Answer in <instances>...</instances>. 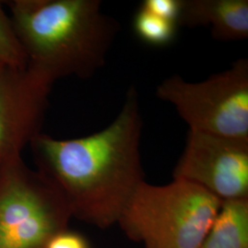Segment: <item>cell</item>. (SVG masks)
I'll use <instances>...</instances> for the list:
<instances>
[{"label": "cell", "instance_id": "obj_1", "mask_svg": "<svg viewBox=\"0 0 248 248\" xmlns=\"http://www.w3.org/2000/svg\"><path fill=\"white\" fill-rule=\"evenodd\" d=\"M142 120L131 87L112 123L97 133L60 140L41 133L30 143L37 170L61 191L72 216L98 228L117 224L144 180Z\"/></svg>", "mask_w": 248, "mask_h": 248}, {"label": "cell", "instance_id": "obj_2", "mask_svg": "<svg viewBox=\"0 0 248 248\" xmlns=\"http://www.w3.org/2000/svg\"><path fill=\"white\" fill-rule=\"evenodd\" d=\"M27 59V68L53 84L92 78L106 63L119 22L99 0L4 2Z\"/></svg>", "mask_w": 248, "mask_h": 248}, {"label": "cell", "instance_id": "obj_3", "mask_svg": "<svg viewBox=\"0 0 248 248\" xmlns=\"http://www.w3.org/2000/svg\"><path fill=\"white\" fill-rule=\"evenodd\" d=\"M222 201L181 179L163 186L143 181L117 224L144 248H200Z\"/></svg>", "mask_w": 248, "mask_h": 248}, {"label": "cell", "instance_id": "obj_4", "mask_svg": "<svg viewBox=\"0 0 248 248\" xmlns=\"http://www.w3.org/2000/svg\"><path fill=\"white\" fill-rule=\"evenodd\" d=\"M72 217L57 186L22 155L0 167V248H46Z\"/></svg>", "mask_w": 248, "mask_h": 248}, {"label": "cell", "instance_id": "obj_5", "mask_svg": "<svg viewBox=\"0 0 248 248\" xmlns=\"http://www.w3.org/2000/svg\"><path fill=\"white\" fill-rule=\"evenodd\" d=\"M157 98L175 108L190 131L248 141V60L200 82L171 76L156 87Z\"/></svg>", "mask_w": 248, "mask_h": 248}, {"label": "cell", "instance_id": "obj_6", "mask_svg": "<svg viewBox=\"0 0 248 248\" xmlns=\"http://www.w3.org/2000/svg\"><path fill=\"white\" fill-rule=\"evenodd\" d=\"M222 202L248 199V141L188 131L173 171Z\"/></svg>", "mask_w": 248, "mask_h": 248}, {"label": "cell", "instance_id": "obj_7", "mask_svg": "<svg viewBox=\"0 0 248 248\" xmlns=\"http://www.w3.org/2000/svg\"><path fill=\"white\" fill-rule=\"evenodd\" d=\"M53 84L28 68L6 67L0 74V167L21 156L42 133Z\"/></svg>", "mask_w": 248, "mask_h": 248}, {"label": "cell", "instance_id": "obj_8", "mask_svg": "<svg viewBox=\"0 0 248 248\" xmlns=\"http://www.w3.org/2000/svg\"><path fill=\"white\" fill-rule=\"evenodd\" d=\"M209 27L213 38L235 42L248 37V0H182L177 27Z\"/></svg>", "mask_w": 248, "mask_h": 248}, {"label": "cell", "instance_id": "obj_9", "mask_svg": "<svg viewBox=\"0 0 248 248\" xmlns=\"http://www.w3.org/2000/svg\"><path fill=\"white\" fill-rule=\"evenodd\" d=\"M200 248H248V199L222 202Z\"/></svg>", "mask_w": 248, "mask_h": 248}, {"label": "cell", "instance_id": "obj_10", "mask_svg": "<svg viewBox=\"0 0 248 248\" xmlns=\"http://www.w3.org/2000/svg\"><path fill=\"white\" fill-rule=\"evenodd\" d=\"M133 29L143 43L153 46H166L174 41L177 26L140 8L133 19Z\"/></svg>", "mask_w": 248, "mask_h": 248}, {"label": "cell", "instance_id": "obj_11", "mask_svg": "<svg viewBox=\"0 0 248 248\" xmlns=\"http://www.w3.org/2000/svg\"><path fill=\"white\" fill-rule=\"evenodd\" d=\"M0 62L10 68L27 67L25 53L2 1H0Z\"/></svg>", "mask_w": 248, "mask_h": 248}, {"label": "cell", "instance_id": "obj_12", "mask_svg": "<svg viewBox=\"0 0 248 248\" xmlns=\"http://www.w3.org/2000/svg\"><path fill=\"white\" fill-rule=\"evenodd\" d=\"M182 0H144L141 9L151 14L175 23L177 26V20L181 11Z\"/></svg>", "mask_w": 248, "mask_h": 248}, {"label": "cell", "instance_id": "obj_13", "mask_svg": "<svg viewBox=\"0 0 248 248\" xmlns=\"http://www.w3.org/2000/svg\"><path fill=\"white\" fill-rule=\"evenodd\" d=\"M46 248H89V246L81 234L66 230L55 235Z\"/></svg>", "mask_w": 248, "mask_h": 248}, {"label": "cell", "instance_id": "obj_14", "mask_svg": "<svg viewBox=\"0 0 248 248\" xmlns=\"http://www.w3.org/2000/svg\"><path fill=\"white\" fill-rule=\"evenodd\" d=\"M6 67H8V66H6L3 62H0V74H1V72L3 71Z\"/></svg>", "mask_w": 248, "mask_h": 248}]
</instances>
